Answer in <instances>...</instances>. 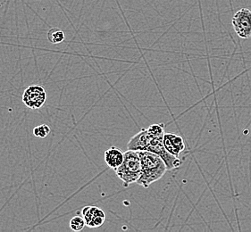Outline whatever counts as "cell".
Segmentation results:
<instances>
[{
	"label": "cell",
	"mask_w": 251,
	"mask_h": 232,
	"mask_svg": "<svg viewBox=\"0 0 251 232\" xmlns=\"http://www.w3.org/2000/svg\"><path fill=\"white\" fill-rule=\"evenodd\" d=\"M141 158V173L137 184L148 187L159 181L167 172L165 162L158 155L150 151H138Z\"/></svg>",
	"instance_id": "1"
},
{
	"label": "cell",
	"mask_w": 251,
	"mask_h": 232,
	"mask_svg": "<svg viewBox=\"0 0 251 232\" xmlns=\"http://www.w3.org/2000/svg\"><path fill=\"white\" fill-rule=\"evenodd\" d=\"M117 177L123 182V186L128 187L139 180L141 173V158L138 151L125 152L123 163L116 170Z\"/></svg>",
	"instance_id": "2"
},
{
	"label": "cell",
	"mask_w": 251,
	"mask_h": 232,
	"mask_svg": "<svg viewBox=\"0 0 251 232\" xmlns=\"http://www.w3.org/2000/svg\"><path fill=\"white\" fill-rule=\"evenodd\" d=\"M231 24L237 35L242 40H248L251 37V11L248 8H241L233 15Z\"/></svg>",
	"instance_id": "3"
},
{
	"label": "cell",
	"mask_w": 251,
	"mask_h": 232,
	"mask_svg": "<svg viewBox=\"0 0 251 232\" xmlns=\"http://www.w3.org/2000/svg\"><path fill=\"white\" fill-rule=\"evenodd\" d=\"M22 100L30 109H40L47 101L45 88L38 85L28 87L24 92Z\"/></svg>",
	"instance_id": "4"
},
{
	"label": "cell",
	"mask_w": 251,
	"mask_h": 232,
	"mask_svg": "<svg viewBox=\"0 0 251 232\" xmlns=\"http://www.w3.org/2000/svg\"><path fill=\"white\" fill-rule=\"evenodd\" d=\"M81 214L85 220L86 226L92 229L100 227L106 221V213L99 207H85Z\"/></svg>",
	"instance_id": "5"
},
{
	"label": "cell",
	"mask_w": 251,
	"mask_h": 232,
	"mask_svg": "<svg viewBox=\"0 0 251 232\" xmlns=\"http://www.w3.org/2000/svg\"><path fill=\"white\" fill-rule=\"evenodd\" d=\"M163 141L166 150L175 157H180L181 153L185 150V143L182 137L167 132L164 135Z\"/></svg>",
	"instance_id": "6"
},
{
	"label": "cell",
	"mask_w": 251,
	"mask_h": 232,
	"mask_svg": "<svg viewBox=\"0 0 251 232\" xmlns=\"http://www.w3.org/2000/svg\"><path fill=\"white\" fill-rule=\"evenodd\" d=\"M150 141V136L147 129H141L134 136L131 137L127 144L128 150L133 151H147V147Z\"/></svg>",
	"instance_id": "7"
},
{
	"label": "cell",
	"mask_w": 251,
	"mask_h": 232,
	"mask_svg": "<svg viewBox=\"0 0 251 232\" xmlns=\"http://www.w3.org/2000/svg\"><path fill=\"white\" fill-rule=\"evenodd\" d=\"M125 159V153L116 146H111L105 152V162L107 166L115 170L120 166Z\"/></svg>",
	"instance_id": "8"
},
{
	"label": "cell",
	"mask_w": 251,
	"mask_h": 232,
	"mask_svg": "<svg viewBox=\"0 0 251 232\" xmlns=\"http://www.w3.org/2000/svg\"><path fill=\"white\" fill-rule=\"evenodd\" d=\"M66 39V33L59 28H53L48 32V40L52 44H58Z\"/></svg>",
	"instance_id": "9"
},
{
	"label": "cell",
	"mask_w": 251,
	"mask_h": 232,
	"mask_svg": "<svg viewBox=\"0 0 251 232\" xmlns=\"http://www.w3.org/2000/svg\"><path fill=\"white\" fill-rule=\"evenodd\" d=\"M147 131L149 136L156 139H164L165 135V124L164 123H157L152 124L149 128H147Z\"/></svg>",
	"instance_id": "10"
},
{
	"label": "cell",
	"mask_w": 251,
	"mask_h": 232,
	"mask_svg": "<svg viewBox=\"0 0 251 232\" xmlns=\"http://www.w3.org/2000/svg\"><path fill=\"white\" fill-rule=\"evenodd\" d=\"M69 225H70V229L72 231H74V232H80L86 226L85 220H84L83 216L76 215L75 217L71 219Z\"/></svg>",
	"instance_id": "11"
},
{
	"label": "cell",
	"mask_w": 251,
	"mask_h": 232,
	"mask_svg": "<svg viewBox=\"0 0 251 232\" xmlns=\"http://www.w3.org/2000/svg\"><path fill=\"white\" fill-rule=\"evenodd\" d=\"M50 133V128L47 124H41L40 126H37L33 129V134L34 136L38 138H46Z\"/></svg>",
	"instance_id": "12"
}]
</instances>
